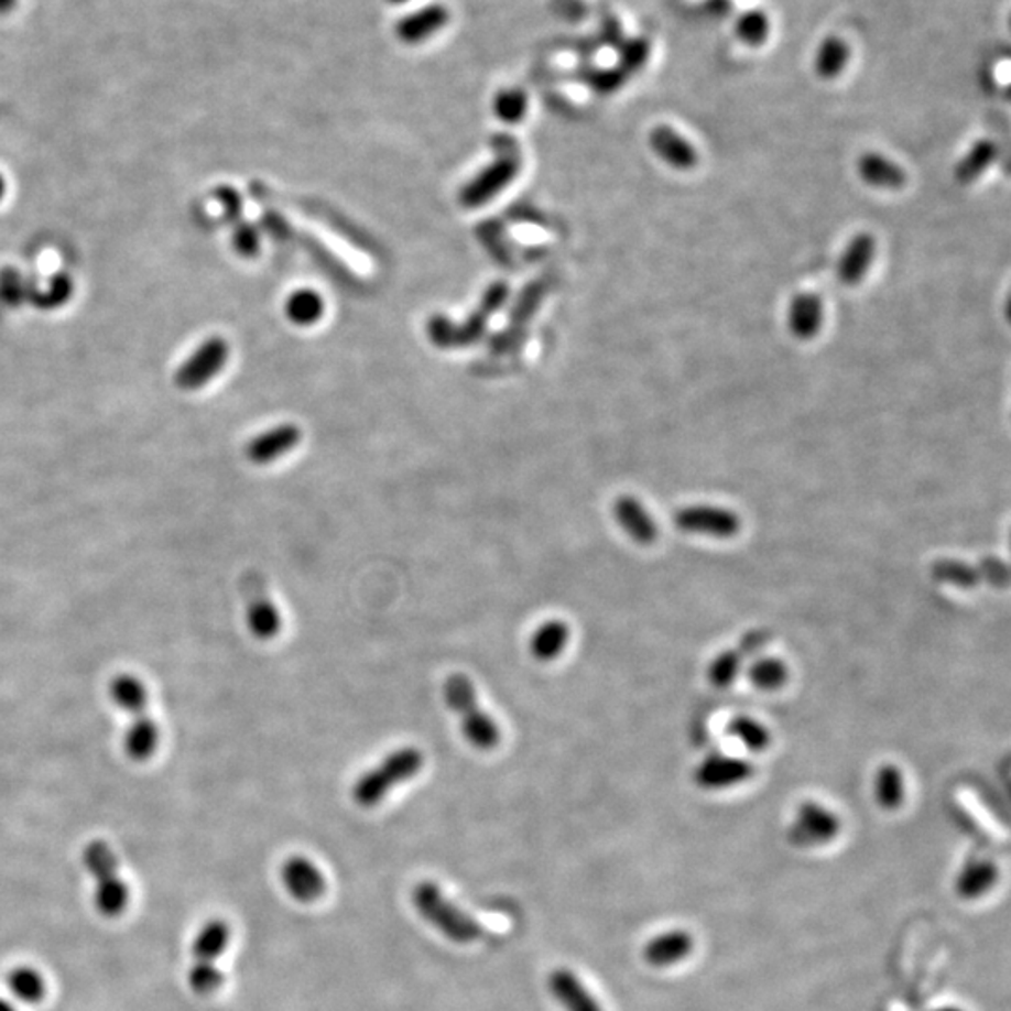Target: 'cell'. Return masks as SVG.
I'll return each instance as SVG.
<instances>
[{
  "label": "cell",
  "mask_w": 1011,
  "mask_h": 1011,
  "mask_svg": "<svg viewBox=\"0 0 1011 1011\" xmlns=\"http://www.w3.org/2000/svg\"><path fill=\"white\" fill-rule=\"evenodd\" d=\"M109 697L120 710L131 716V725L124 735L126 755L133 762H146L154 757L162 732L156 721L150 718L149 689L144 682L130 673H120L109 682Z\"/></svg>",
  "instance_id": "6da1fadb"
},
{
  "label": "cell",
  "mask_w": 1011,
  "mask_h": 1011,
  "mask_svg": "<svg viewBox=\"0 0 1011 1011\" xmlns=\"http://www.w3.org/2000/svg\"><path fill=\"white\" fill-rule=\"evenodd\" d=\"M444 700L449 710L461 719V730L467 742L480 751H491L500 743V729L478 703V693L467 674H449L444 681Z\"/></svg>",
  "instance_id": "7a4b0ae2"
},
{
  "label": "cell",
  "mask_w": 1011,
  "mask_h": 1011,
  "mask_svg": "<svg viewBox=\"0 0 1011 1011\" xmlns=\"http://www.w3.org/2000/svg\"><path fill=\"white\" fill-rule=\"evenodd\" d=\"M412 901L420 916L452 943H476L483 936L480 922L463 911L454 901H449L443 890L431 880L420 882L418 887L414 888Z\"/></svg>",
  "instance_id": "3957f363"
},
{
  "label": "cell",
  "mask_w": 1011,
  "mask_h": 1011,
  "mask_svg": "<svg viewBox=\"0 0 1011 1011\" xmlns=\"http://www.w3.org/2000/svg\"><path fill=\"white\" fill-rule=\"evenodd\" d=\"M83 863L96 882L94 906L104 917H119L130 905V887L120 879L119 858L109 843L93 839L83 849Z\"/></svg>",
  "instance_id": "277c9868"
},
{
  "label": "cell",
  "mask_w": 1011,
  "mask_h": 1011,
  "mask_svg": "<svg viewBox=\"0 0 1011 1011\" xmlns=\"http://www.w3.org/2000/svg\"><path fill=\"white\" fill-rule=\"evenodd\" d=\"M424 762V753L418 748L395 749L377 767L358 778L352 786V798L366 809L377 807L395 786L416 778Z\"/></svg>",
  "instance_id": "5b68a950"
},
{
  "label": "cell",
  "mask_w": 1011,
  "mask_h": 1011,
  "mask_svg": "<svg viewBox=\"0 0 1011 1011\" xmlns=\"http://www.w3.org/2000/svg\"><path fill=\"white\" fill-rule=\"evenodd\" d=\"M494 146L499 149V157L489 167L481 168L467 186L463 187L459 200L467 208H480L489 200L494 199L500 192L510 186L521 168V157L515 141L508 135L494 139Z\"/></svg>",
  "instance_id": "8992f818"
},
{
  "label": "cell",
  "mask_w": 1011,
  "mask_h": 1011,
  "mask_svg": "<svg viewBox=\"0 0 1011 1011\" xmlns=\"http://www.w3.org/2000/svg\"><path fill=\"white\" fill-rule=\"evenodd\" d=\"M240 594L246 607V622L251 635L259 641H272L280 635L283 618L270 596L267 579L256 569H250L240 579Z\"/></svg>",
  "instance_id": "52a82bcc"
},
{
  "label": "cell",
  "mask_w": 1011,
  "mask_h": 1011,
  "mask_svg": "<svg viewBox=\"0 0 1011 1011\" xmlns=\"http://www.w3.org/2000/svg\"><path fill=\"white\" fill-rule=\"evenodd\" d=\"M674 524L687 534L718 537V540L737 536L742 526L737 513L730 512L727 508L708 504L682 508L674 513Z\"/></svg>",
  "instance_id": "ba28073f"
},
{
  "label": "cell",
  "mask_w": 1011,
  "mask_h": 1011,
  "mask_svg": "<svg viewBox=\"0 0 1011 1011\" xmlns=\"http://www.w3.org/2000/svg\"><path fill=\"white\" fill-rule=\"evenodd\" d=\"M229 358V345L221 337H210L205 344L199 345L194 355L182 363L176 371L175 381L182 390H197L213 381L216 374L221 373Z\"/></svg>",
  "instance_id": "9c48e42d"
},
{
  "label": "cell",
  "mask_w": 1011,
  "mask_h": 1011,
  "mask_svg": "<svg viewBox=\"0 0 1011 1011\" xmlns=\"http://www.w3.org/2000/svg\"><path fill=\"white\" fill-rule=\"evenodd\" d=\"M841 830V820L836 813L826 809L818 802L807 800L800 804L796 818L789 830V839L796 847H815L836 839Z\"/></svg>",
  "instance_id": "30bf717a"
},
{
  "label": "cell",
  "mask_w": 1011,
  "mask_h": 1011,
  "mask_svg": "<svg viewBox=\"0 0 1011 1011\" xmlns=\"http://www.w3.org/2000/svg\"><path fill=\"white\" fill-rule=\"evenodd\" d=\"M281 882L298 903H313L326 892L325 874L306 856H291L285 860L281 866Z\"/></svg>",
  "instance_id": "8fae6325"
},
{
  "label": "cell",
  "mask_w": 1011,
  "mask_h": 1011,
  "mask_svg": "<svg viewBox=\"0 0 1011 1011\" xmlns=\"http://www.w3.org/2000/svg\"><path fill=\"white\" fill-rule=\"evenodd\" d=\"M751 775L753 767L748 761L724 753H711L695 770V783L700 789L721 791L748 781Z\"/></svg>",
  "instance_id": "7c38bea8"
},
{
  "label": "cell",
  "mask_w": 1011,
  "mask_h": 1011,
  "mask_svg": "<svg viewBox=\"0 0 1011 1011\" xmlns=\"http://www.w3.org/2000/svg\"><path fill=\"white\" fill-rule=\"evenodd\" d=\"M649 144L655 156L676 171H692L699 163L697 149L671 126H655L649 133Z\"/></svg>",
  "instance_id": "4fadbf2b"
},
{
  "label": "cell",
  "mask_w": 1011,
  "mask_h": 1011,
  "mask_svg": "<svg viewBox=\"0 0 1011 1011\" xmlns=\"http://www.w3.org/2000/svg\"><path fill=\"white\" fill-rule=\"evenodd\" d=\"M302 441V431L293 424L278 425L251 438L246 446V457L253 465H270L289 454Z\"/></svg>",
  "instance_id": "5bb4252c"
},
{
  "label": "cell",
  "mask_w": 1011,
  "mask_h": 1011,
  "mask_svg": "<svg viewBox=\"0 0 1011 1011\" xmlns=\"http://www.w3.org/2000/svg\"><path fill=\"white\" fill-rule=\"evenodd\" d=\"M612 515L620 524V529L641 545H650L657 540L660 529L654 518L650 515L649 510L644 508L641 500L635 499L633 494H620L612 506Z\"/></svg>",
  "instance_id": "9a60e30c"
},
{
  "label": "cell",
  "mask_w": 1011,
  "mask_h": 1011,
  "mask_svg": "<svg viewBox=\"0 0 1011 1011\" xmlns=\"http://www.w3.org/2000/svg\"><path fill=\"white\" fill-rule=\"evenodd\" d=\"M874 250H877V242H874L873 235L858 232L847 243V248H845L841 259H839V264H837L839 283L847 285V287H855V285L861 283L866 274H868V270L871 269Z\"/></svg>",
  "instance_id": "2e32d148"
},
{
  "label": "cell",
  "mask_w": 1011,
  "mask_h": 1011,
  "mask_svg": "<svg viewBox=\"0 0 1011 1011\" xmlns=\"http://www.w3.org/2000/svg\"><path fill=\"white\" fill-rule=\"evenodd\" d=\"M448 8L443 4H430L401 19L395 26V34L403 44L418 45L448 25Z\"/></svg>",
  "instance_id": "e0dca14e"
},
{
  "label": "cell",
  "mask_w": 1011,
  "mask_h": 1011,
  "mask_svg": "<svg viewBox=\"0 0 1011 1011\" xmlns=\"http://www.w3.org/2000/svg\"><path fill=\"white\" fill-rule=\"evenodd\" d=\"M550 991L556 1002L566 1011H604L593 992L568 968H558L551 974Z\"/></svg>",
  "instance_id": "ac0fdd59"
},
{
  "label": "cell",
  "mask_w": 1011,
  "mask_h": 1011,
  "mask_svg": "<svg viewBox=\"0 0 1011 1011\" xmlns=\"http://www.w3.org/2000/svg\"><path fill=\"white\" fill-rule=\"evenodd\" d=\"M856 173L861 182L879 189L899 192L906 184V173L901 165L880 154V152H866L856 162Z\"/></svg>",
  "instance_id": "d6986e66"
},
{
  "label": "cell",
  "mask_w": 1011,
  "mask_h": 1011,
  "mask_svg": "<svg viewBox=\"0 0 1011 1011\" xmlns=\"http://www.w3.org/2000/svg\"><path fill=\"white\" fill-rule=\"evenodd\" d=\"M824 307L818 294L800 293L789 306V330L798 341H812L823 328Z\"/></svg>",
  "instance_id": "ffe728a7"
},
{
  "label": "cell",
  "mask_w": 1011,
  "mask_h": 1011,
  "mask_svg": "<svg viewBox=\"0 0 1011 1011\" xmlns=\"http://www.w3.org/2000/svg\"><path fill=\"white\" fill-rule=\"evenodd\" d=\"M693 946V936L687 931H668L655 936L644 946V961L655 968L673 967L689 957Z\"/></svg>",
  "instance_id": "44dd1931"
},
{
  "label": "cell",
  "mask_w": 1011,
  "mask_h": 1011,
  "mask_svg": "<svg viewBox=\"0 0 1011 1011\" xmlns=\"http://www.w3.org/2000/svg\"><path fill=\"white\" fill-rule=\"evenodd\" d=\"M231 943V927L221 920L213 917L208 920L195 935L192 952H194V965L210 967L214 961H218L224 955L225 949Z\"/></svg>",
  "instance_id": "7402d4cb"
},
{
  "label": "cell",
  "mask_w": 1011,
  "mask_h": 1011,
  "mask_svg": "<svg viewBox=\"0 0 1011 1011\" xmlns=\"http://www.w3.org/2000/svg\"><path fill=\"white\" fill-rule=\"evenodd\" d=\"M999 880V868L991 860H968L957 877L955 890L963 899H978Z\"/></svg>",
  "instance_id": "603a6c76"
},
{
  "label": "cell",
  "mask_w": 1011,
  "mask_h": 1011,
  "mask_svg": "<svg viewBox=\"0 0 1011 1011\" xmlns=\"http://www.w3.org/2000/svg\"><path fill=\"white\" fill-rule=\"evenodd\" d=\"M569 643V626L564 620H550L537 628L531 639V654L534 660L550 663L566 650Z\"/></svg>",
  "instance_id": "cb8c5ba5"
},
{
  "label": "cell",
  "mask_w": 1011,
  "mask_h": 1011,
  "mask_svg": "<svg viewBox=\"0 0 1011 1011\" xmlns=\"http://www.w3.org/2000/svg\"><path fill=\"white\" fill-rule=\"evenodd\" d=\"M849 61L850 45L841 36H826L815 51L813 69L824 81H831L845 72Z\"/></svg>",
  "instance_id": "d4e9b609"
},
{
  "label": "cell",
  "mask_w": 1011,
  "mask_h": 1011,
  "mask_svg": "<svg viewBox=\"0 0 1011 1011\" xmlns=\"http://www.w3.org/2000/svg\"><path fill=\"white\" fill-rule=\"evenodd\" d=\"M7 986L13 997L23 1004L36 1005L44 1002L47 983L44 974L31 965H19L7 974Z\"/></svg>",
  "instance_id": "484cf974"
},
{
  "label": "cell",
  "mask_w": 1011,
  "mask_h": 1011,
  "mask_svg": "<svg viewBox=\"0 0 1011 1011\" xmlns=\"http://www.w3.org/2000/svg\"><path fill=\"white\" fill-rule=\"evenodd\" d=\"M285 315L296 326L317 325L325 317V298L315 289H298L289 294Z\"/></svg>",
  "instance_id": "4316f807"
},
{
  "label": "cell",
  "mask_w": 1011,
  "mask_h": 1011,
  "mask_svg": "<svg viewBox=\"0 0 1011 1011\" xmlns=\"http://www.w3.org/2000/svg\"><path fill=\"white\" fill-rule=\"evenodd\" d=\"M997 154H999V149H997V144L992 143L991 139L976 141L972 149L968 150L967 154L963 156L961 162L957 163L955 181L963 184V186L978 181L989 168V165L994 162Z\"/></svg>",
  "instance_id": "83f0119b"
},
{
  "label": "cell",
  "mask_w": 1011,
  "mask_h": 1011,
  "mask_svg": "<svg viewBox=\"0 0 1011 1011\" xmlns=\"http://www.w3.org/2000/svg\"><path fill=\"white\" fill-rule=\"evenodd\" d=\"M874 798L882 809H898L905 798V783L903 774L895 764H884L879 768L874 778Z\"/></svg>",
  "instance_id": "f1b7e54d"
},
{
  "label": "cell",
  "mask_w": 1011,
  "mask_h": 1011,
  "mask_svg": "<svg viewBox=\"0 0 1011 1011\" xmlns=\"http://www.w3.org/2000/svg\"><path fill=\"white\" fill-rule=\"evenodd\" d=\"M933 579L957 588H974L980 583V572L967 562L957 558H941L931 566Z\"/></svg>",
  "instance_id": "f546056e"
},
{
  "label": "cell",
  "mask_w": 1011,
  "mask_h": 1011,
  "mask_svg": "<svg viewBox=\"0 0 1011 1011\" xmlns=\"http://www.w3.org/2000/svg\"><path fill=\"white\" fill-rule=\"evenodd\" d=\"M770 19L762 10H746L740 13L735 23V34L743 45L748 47H761L767 44L770 37Z\"/></svg>",
  "instance_id": "4dcf8cb0"
},
{
  "label": "cell",
  "mask_w": 1011,
  "mask_h": 1011,
  "mask_svg": "<svg viewBox=\"0 0 1011 1011\" xmlns=\"http://www.w3.org/2000/svg\"><path fill=\"white\" fill-rule=\"evenodd\" d=\"M749 681L762 692L780 689L789 678V668L778 657H761L749 667Z\"/></svg>",
  "instance_id": "1f68e13d"
},
{
  "label": "cell",
  "mask_w": 1011,
  "mask_h": 1011,
  "mask_svg": "<svg viewBox=\"0 0 1011 1011\" xmlns=\"http://www.w3.org/2000/svg\"><path fill=\"white\" fill-rule=\"evenodd\" d=\"M727 732L730 737L737 738L746 748L751 751H762L770 743V732L764 725L759 724L757 719L740 716L727 725Z\"/></svg>",
  "instance_id": "d6a6232c"
},
{
  "label": "cell",
  "mask_w": 1011,
  "mask_h": 1011,
  "mask_svg": "<svg viewBox=\"0 0 1011 1011\" xmlns=\"http://www.w3.org/2000/svg\"><path fill=\"white\" fill-rule=\"evenodd\" d=\"M494 115L506 124H518L529 111V98L521 88H506L494 98Z\"/></svg>",
  "instance_id": "836d02e7"
},
{
  "label": "cell",
  "mask_w": 1011,
  "mask_h": 1011,
  "mask_svg": "<svg viewBox=\"0 0 1011 1011\" xmlns=\"http://www.w3.org/2000/svg\"><path fill=\"white\" fill-rule=\"evenodd\" d=\"M742 665V652L740 650H725L721 654L714 657V662L708 665V681L711 686L729 687Z\"/></svg>",
  "instance_id": "e575fe53"
},
{
  "label": "cell",
  "mask_w": 1011,
  "mask_h": 1011,
  "mask_svg": "<svg viewBox=\"0 0 1011 1011\" xmlns=\"http://www.w3.org/2000/svg\"><path fill=\"white\" fill-rule=\"evenodd\" d=\"M225 976L216 965L203 967V965H192L187 972V983L189 989L199 994V997H210L214 992L219 991L224 986Z\"/></svg>",
  "instance_id": "d590c367"
},
{
  "label": "cell",
  "mask_w": 1011,
  "mask_h": 1011,
  "mask_svg": "<svg viewBox=\"0 0 1011 1011\" xmlns=\"http://www.w3.org/2000/svg\"><path fill=\"white\" fill-rule=\"evenodd\" d=\"M579 77L599 94L615 93L618 88L624 87V83L628 81V75L618 66L609 69L587 68L585 72H580Z\"/></svg>",
  "instance_id": "8d00e7d4"
},
{
  "label": "cell",
  "mask_w": 1011,
  "mask_h": 1011,
  "mask_svg": "<svg viewBox=\"0 0 1011 1011\" xmlns=\"http://www.w3.org/2000/svg\"><path fill=\"white\" fill-rule=\"evenodd\" d=\"M618 50H620V63H618L617 66L618 68H622V72H624L628 77L637 74L639 69L643 68L646 61H649L650 45L644 37L628 40V42L620 45Z\"/></svg>",
  "instance_id": "74e56055"
},
{
  "label": "cell",
  "mask_w": 1011,
  "mask_h": 1011,
  "mask_svg": "<svg viewBox=\"0 0 1011 1011\" xmlns=\"http://www.w3.org/2000/svg\"><path fill=\"white\" fill-rule=\"evenodd\" d=\"M978 572H980L981 579L991 583L992 587H1005L1008 579H1010V572H1008L1005 562L1000 561V558H992V556H987L981 561Z\"/></svg>",
  "instance_id": "f35d334b"
},
{
  "label": "cell",
  "mask_w": 1011,
  "mask_h": 1011,
  "mask_svg": "<svg viewBox=\"0 0 1011 1011\" xmlns=\"http://www.w3.org/2000/svg\"><path fill=\"white\" fill-rule=\"evenodd\" d=\"M235 248L243 257H253L261 250V237L251 225H240L235 237H232Z\"/></svg>",
  "instance_id": "ab89813d"
},
{
  "label": "cell",
  "mask_w": 1011,
  "mask_h": 1011,
  "mask_svg": "<svg viewBox=\"0 0 1011 1011\" xmlns=\"http://www.w3.org/2000/svg\"><path fill=\"white\" fill-rule=\"evenodd\" d=\"M430 336L433 344H437L438 347L456 345V326L452 325L448 318L435 317L431 320Z\"/></svg>",
  "instance_id": "60d3db41"
},
{
  "label": "cell",
  "mask_w": 1011,
  "mask_h": 1011,
  "mask_svg": "<svg viewBox=\"0 0 1011 1011\" xmlns=\"http://www.w3.org/2000/svg\"><path fill=\"white\" fill-rule=\"evenodd\" d=\"M598 40L604 44L611 45V47H620V45L624 44V32H622V26L618 23L617 18L604 15L601 26H599Z\"/></svg>",
  "instance_id": "b9f144b4"
},
{
  "label": "cell",
  "mask_w": 1011,
  "mask_h": 1011,
  "mask_svg": "<svg viewBox=\"0 0 1011 1011\" xmlns=\"http://www.w3.org/2000/svg\"><path fill=\"white\" fill-rule=\"evenodd\" d=\"M553 10L561 18L569 19V21H580V19L587 18L588 13L583 0H553Z\"/></svg>",
  "instance_id": "7bdbcfd3"
},
{
  "label": "cell",
  "mask_w": 1011,
  "mask_h": 1011,
  "mask_svg": "<svg viewBox=\"0 0 1011 1011\" xmlns=\"http://www.w3.org/2000/svg\"><path fill=\"white\" fill-rule=\"evenodd\" d=\"M218 197L221 203H224L225 210L232 218H237L240 210H242V203H240V195L235 192V189H229V187H221L218 192Z\"/></svg>",
  "instance_id": "ee69618b"
},
{
  "label": "cell",
  "mask_w": 1011,
  "mask_h": 1011,
  "mask_svg": "<svg viewBox=\"0 0 1011 1011\" xmlns=\"http://www.w3.org/2000/svg\"><path fill=\"white\" fill-rule=\"evenodd\" d=\"M705 7L711 15L725 18V15H729L732 12L735 4H732V0H706Z\"/></svg>",
  "instance_id": "f6af8a7d"
},
{
  "label": "cell",
  "mask_w": 1011,
  "mask_h": 1011,
  "mask_svg": "<svg viewBox=\"0 0 1011 1011\" xmlns=\"http://www.w3.org/2000/svg\"><path fill=\"white\" fill-rule=\"evenodd\" d=\"M18 7V0H0V15L12 13Z\"/></svg>",
  "instance_id": "bcb514c9"
},
{
  "label": "cell",
  "mask_w": 1011,
  "mask_h": 1011,
  "mask_svg": "<svg viewBox=\"0 0 1011 1011\" xmlns=\"http://www.w3.org/2000/svg\"><path fill=\"white\" fill-rule=\"evenodd\" d=\"M0 1011H18V1008H15L10 1000L0 997Z\"/></svg>",
  "instance_id": "7dc6e473"
},
{
  "label": "cell",
  "mask_w": 1011,
  "mask_h": 1011,
  "mask_svg": "<svg viewBox=\"0 0 1011 1011\" xmlns=\"http://www.w3.org/2000/svg\"><path fill=\"white\" fill-rule=\"evenodd\" d=\"M4 194H7V184H4V178L0 176V199H2V195Z\"/></svg>",
  "instance_id": "c3c4849f"
},
{
  "label": "cell",
  "mask_w": 1011,
  "mask_h": 1011,
  "mask_svg": "<svg viewBox=\"0 0 1011 1011\" xmlns=\"http://www.w3.org/2000/svg\"><path fill=\"white\" fill-rule=\"evenodd\" d=\"M935 1011H963V1010H959V1008H954V1005H946V1008H938V1010H935Z\"/></svg>",
  "instance_id": "681fc988"
},
{
  "label": "cell",
  "mask_w": 1011,
  "mask_h": 1011,
  "mask_svg": "<svg viewBox=\"0 0 1011 1011\" xmlns=\"http://www.w3.org/2000/svg\"><path fill=\"white\" fill-rule=\"evenodd\" d=\"M388 2H392V4H403L406 0H388Z\"/></svg>",
  "instance_id": "f907efd6"
}]
</instances>
